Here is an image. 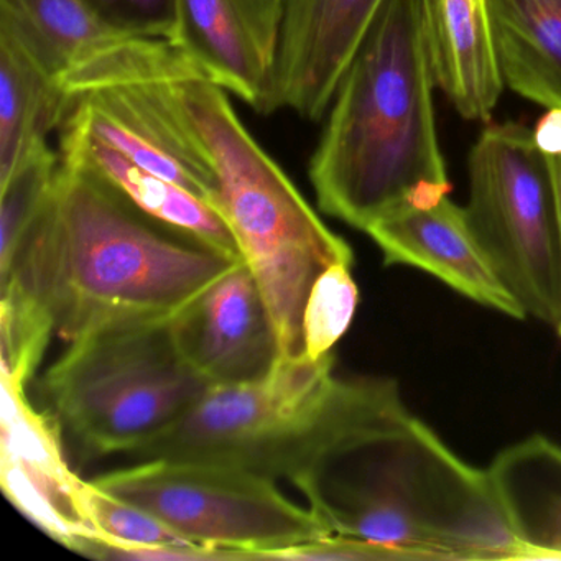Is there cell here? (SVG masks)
Returning a JSON list of instances; mask_svg holds the SVG:
<instances>
[{
  "label": "cell",
  "mask_w": 561,
  "mask_h": 561,
  "mask_svg": "<svg viewBox=\"0 0 561 561\" xmlns=\"http://www.w3.org/2000/svg\"><path fill=\"white\" fill-rule=\"evenodd\" d=\"M295 488L331 535L402 560H522L489 472L455 455L387 377H367L356 422Z\"/></svg>",
  "instance_id": "1"
},
{
  "label": "cell",
  "mask_w": 561,
  "mask_h": 561,
  "mask_svg": "<svg viewBox=\"0 0 561 561\" xmlns=\"http://www.w3.org/2000/svg\"><path fill=\"white\" fill-rule=\"evenodd\" d=\"M241 261L160 228L60 159L0 285L31 295L71 343L104 328L175 318Z\"/></svg>",
  "instance_id": "2"
},
{
  "label": "cell",
  "mask_w": 561,
  "mask_h": 561,
  "mask_svg": "<svg viewBox=\"0 0 561 561\" xmlns=\"http://www.w3.org/2000/svg\"><path fill=\"white\" fill-rule=\"evenodd\" d=\"M420 0H386L344 71L308 176L324 215L366 232L451 192L436 136Z\"/></svg>",
  "instance_id": "3"
},
{
  "label": "cell",
  "mask_w": 561,
  "mask_h": 561,
  "mask_svg": "<svg viewBox=\"0 0 561 561\" xmlns=\"http://www.w3.org/2000/svg\"><path fill=\"white\" fill-rule=\"evenodd\" d=\"M179 93L218 183L213 208L228 222L261 288L280 357L304 356L311 287L333 265L354 264L353 249L245 129L228 91L193 71L180 80Z\"/></svg>",
  "instance_id": "4"
},
{
  "label": "cell",
  "mask_w": 561,
  "mask_h": 561,
  "mask_svg": "<svg viewBox=\"0 0 561 561\" xmlns=\"http://www.w3.org/2000/svg\"><path fill=\"white\" fill-rule=\"evenodd\" d=\"M333 353L280 357L267 376L211 387L179 422L130 451L188 459L297 484L356 422L366 377H337Z\"/></svg>",
  "instance_id": "5"
},
{
  "label": "cell",
  "mask_w": 561,
  "mask_h": 561,
  "mask_svg": "<svg viewBox=\"0 0 561 561\" xmlns=\"http://www.w3.org/2000/svg\"><path fill=\"white\" fill-rule=\"evenodd\" d=\"M209 389L180 350L173 318L84 334L42 379L48 413L84 459L129 455Z\"/></svg>",
  "instance_id": "6"
},
{
  "label": "cell",
  "mask_w": 561,
  "mask_h": 561,
  "mask_svg": "<svg viewBox=\"0 0 561 561\" xmlns=\"http://www.w3.org/2000/svg\"><path fill=\"white\" fill-rule=\"evenodd\" d=\"M469 225L525 317L561 331V236L550 160L534 130L489 126L468 160Z\"/></svg>",
  "instance_id": "7"
},
{
  "label": "cell",
  "mask_w": 561,
  "mask_h": 561,
  "mask_svg": "<svg viewBox=\"0 0 561 561\" xmlns=\"http://www.w3.org/2000/svg\"><path fill=\"white\" fill-rule=\"evenodd\" d=\"M193 543L272 560L285 548L331 535L277 481L216 462L147 459L91 479Z\"/></svg>",
  "instance_id": "8"
},
{
  "label": "cell",
  "mask_w": 561,
  "mask_h": 561,
  "mask_svg": "<svg viewBox=\"0 0 561 561\" xmlns=\"http://www.w3.org/2000/svg\"><path fill=\"white\" fill-rule=\"evenodd\" d=\"M61 426L2 382L0 485L12 505L48 537L77 550L96 538L83 504V482L68 465Z\"/></svg>",
  "instance_id": "9"
},
{
  "label": "cell",
  "mask_w": 561,
  "mask_h": 561,
  "mask_svg": "<svg viewBox=\"0 0 561 561\" xmlns=\"http://www.w3.org/2000/svg\"><path fill=\"white\" fill-rule=\"evenodd\" d=\"M170 44L259 114H272L280 0H175Z\"/></svg>",
  "instance_id": "10"
},
{
  "label": "cell",
  "mask_w": 561,
  "mask_h": 561,
  "mask_svg": "<svg viewBox=\"0 0 561 561\" xmlns=\"http://www.w3.org/2000/svg\"><path fill=\"white\" fill-rule=\"evenodd\" d=\"M272 110L320 123L386 0H280Z\"/></svg>",
  "instance_id": "11"
},
{
  "label": "cell",
  "mask_w": 561,
  "mask_h": 561,
  "mask_svg": "<svg viewBox=\"0 0 561 561\" xmlns=\"http://www.w3.org/2000/svg\"><path fill=\"white\" fill-rule=\"evenodd\" d=\"M176 341L211 387L252 382L280 359L261 288L244 261L173 318Z\"/></svg>",
  "instance_id": "12"
},
{
  "label": "cell",
  "mask_w": 561,
  "mask_h": 561,
  "mask_svg": "<svg viewBox=\"0 0 561 561\" xmlns=\"http://www.w3.org/2000/svg\"><path fill=\"white\" fill-rule=\"evenodd\" d=\"M366 234L379 245L386 265L420 268L482 307L515 320L527 318L476 238L465 209L448 196L433 205L396 209Z\"/></svg>",
  "instance_id": "13"
},
{
  "label": "cell",
  "mask_w": 561,
  "mask_h": 561,
  "mask_svg": "<svg viewBox=\"0 0 561 561\" xmlns=\"http://www.w3.org/2000/svg\"><path fill=\"white\" fill-rule=\"evenodd\" d=\"M58 153L64 162L96 176L160 228L226 257L242 259L228 222L208 202L140 169L71 121L61 123Z\"/></svg>",
  "instance_id": "14"
},
{
  "label": "cell",
  "mask_w": 561,
  "mask_h": 561,
  "mask_svg": "<svg viewBox=\"0 0 561 561\" xmlns=\"http://www.w3.org/2000/svg\"><path fill=\"white\" fill-rule=\"evenodd\" d=\"M420 2L436 87L466 119H491L504 80L488 0Z\"/></svg>",
  "instance_id": "15"
},
{
  "label": "cell",
  "mask_w": 561,
  "mask_h": 561,
  "mask_svg": "<svg viewBox=\"0 0 561 561\" xmlns=\"http://www.w3.org/2000/svg\"><path fill=\"white\" fill-rule=\"evenodd\" d=\"M70 106L61 78L38 57L14 19L0 11V183L48 146Z\"/></svg>",
  "instance_id": "16"
},
{
  "label": "cell",
  "mask_w": 561,
  "mask_h": 561,
  "mask_svg": "<svg viewBox=\"0 0 561 561\" xmlns=\"http://www.w3.org/2000/svg\"><path fill=\"white\" fill-rule=\"evenodd\" d=\"M488 472L522 560H561V446L531 436L504 449Z\"/></svg>",
  "instance_id": "17"
},
{
  "label": "cell",
  "mask_w": 561,
  "mask_h": 561,
  "mask_svg": "<svg viewBox=\"0 0 561 561\" xmlns=\"http://www.w3.org/2000/svg\"><path fill=\"white\" fill-rule=\"evenodd\" d=\"M502 80L512 91L561 107V0H488Z\"/></svg>",
  "instance_id": "18"
},
{
  "label": "cell",
  "mask_w": 561,
  "mask_h": 561,
  "mask_svg": "<svg viewBox=\"0 0 561 561\" xmlns=\"http://www.w3.org/2000/svg\"><path fill=\"white\" fill-rule=\"evenodd\" d=\"M44 64L61 78L104 48L136 37L107 24L87 0H0Z\"/></svg>",
  "instance_id": "19"
},
{
  "label": "cell",
  "mask_w": 561,
  "mask_h": 561,
  "mask_svg": "<svg viewBox=\"0 0 561 561\" xmlns=\"http://www.w3.org/2000/svg\"><path fill=\"white\" fill-rule=\"evenodd\" d=\"M2 382L27 389L47 353L55 323L45 308L15 284L0 285Z\"/></svg>",
  "instance_id": "20"
},
{
  "label": "cell",
  "mask_w": 561,
  "mask_h": 561,
  "mask_svg": "<svg viewBox=\"0 0 561 561\" xmlns=\"http://www.w3.org/2000/svg\"><path fill=\"white\" fill-rule=\"evenodd\" d=\"M58 167L60 153L50 146H44L0 183V268L14 257L54 185Z\"/></svg>",
  "instance_id": "21"
},
{
  "label": "cell",
  "mask_w": 561,
  "mask_h": 561,
  "mask_svg": "<svg viewBox=\"0 0 561 561\" xmlns=\"http://www.w3.org/2000/svg\"><path fill=\"white\" fill-rule=\"evenodd\" d=\"M353 264H336L320 275L305 305V354L320 359L333 353L356 313L359 290L353 278Z\"/></svg>",
  "instance_id": "22"
},
{
  "label": "cell",
  "mask_w": 561,
  "mask_h": 561,
  "mask_svg": "<svg viewBox=\"0 0 561 561\" xmlns=\"http://www.w3.org/2000/svg\"><path fill=\"white\" fill-rule=\"evenodd\" d=\"M83 504L88 520L96 531L94 540L116 547H163V545H198L186 540L159 518L137 505L83 482Z\"/></svg>",
  "instance_id": "23"
},
{
  "label": "cell",
  "mask_w": 561,
  "mask_h": 561,
  "mask_svg": "<svg viewBox=\"0 0 561 561\" xmlns=\"http://www.w3.org/2000/svg\"><path fill=\"white\" fill-rule=\"evenodd\" d=\"M113 27L136 37L172 41L175 0H87Z\"/></svg>",
  "instance_id": "24"
},
{
  "label": "cell",
  "mask_w": 561,
  "mask_h": 561,
  "mask_svg": "<svg viewBox=\"0 0 561 561\" xmlns=\"http://www.w3.org/2000/svg\"><path fill=\"white\" fill-rule=\"evenodd\" d=\"M272 560L285 561H382L402 560L399 553L357 538L327 535L297 547L285 548L274 554Z\"/></svg>",
  "instance_id": "25"
},
{
  "label": "cell",
  "mask_w": 561,
  "mask_h": 561,
  "mask_svg": "<svg viewBox=\"0 0 561 561\" xmlns=\"http://www.w3.org/2000/svg\"><path fill=\"white\" fill-rule=\"evenodd\" d=\"M534 139L545 156L553 157L561 153V107H551L538 121L534 129Z\"/></svg>",
  "instance_id": "26"
},
{
  "label": "cell",
  "mask_w": 561,
  "mask_h": 561,
  "mask_svg": "<svg viewBox=\"0 0 561 561\" xmlns=\"http://www.w3.org/2000/svg\"><path fill=\"white\" fill-rule=\"evenodd\" d=\"M548 160H550L551 175H553L554 195H557L558 222H560L561 236V153L560 156L548 157ZM558 334L561 336V331Z\"/></svg>",
  "instance_id": "27"
}]
</instances>
